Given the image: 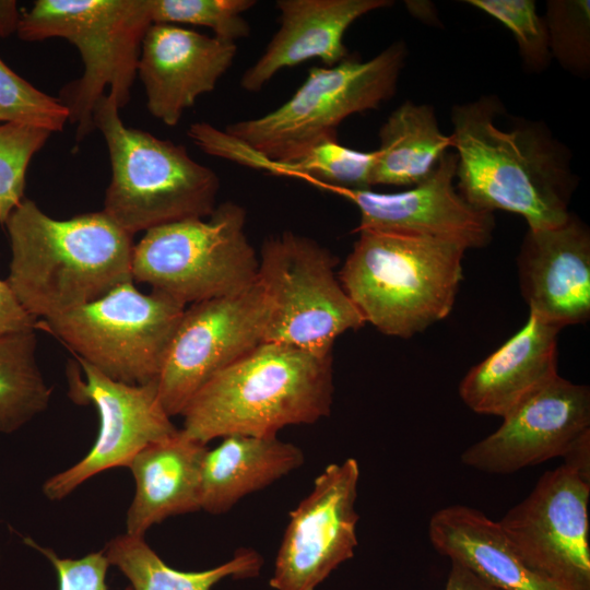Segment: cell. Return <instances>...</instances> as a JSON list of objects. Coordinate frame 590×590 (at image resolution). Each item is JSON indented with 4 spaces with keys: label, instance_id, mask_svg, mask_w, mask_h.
Returning <instances> with one entry per match:
<instances>
[{
    "label": "cell",
    "instance_id": "cell-18",
    "mask_svg": "<svg viewBox=\"0 0 590 590\" xmlns=\"http://www.w3.org/2000/svg\"><path fill=\"white\" fill-rule=\"evenodd\" d=\"M517 267L530 311L559 329L590 317V231L576 214L560 225L528 228Z\"/></svg>",
    "mask_w": 590,
    "mask_h": 590
},
{
    "label": "cell",
    "instance_id": "cell-32",
    "mask_svg": "<svg viewBox=\"0 0 590 590\" xmlns=\"http://www.w3.org/2000/svg\"><path fill=\"white\" fill-rule=\"evenodd\" d=\"M0 121L58 132L69 121L68 108L32 85L0 58Z\"/></svg>",
    "mask_w": 590,
    "mask_h": 590
},
{
    "label": "cell",
    "instance_id": "cell-33",
    "mask_svg": "<svg viewBox=\"0 0 590 590\" xmlns=\"http://www.w3.org/2000/svg\"><path fill=\"white\" fill-rule=\"evenodd\" d=\"M23 541L52 564L58 576L59 590H108L105 579L109 563L104 550L81 558H62L51 548L39 546L30 538H24Z\"/></svg>",
    "mask_w": 590,
    "mask_h": 590
},
{
    "label": "cell",
    "instance_id": "cell-36",
    "mask_svg": "<svg viewBox=\"0 0 590 590\" xmlns=\"http://www.w3.org/2000/svg\"><path fill=\"white\" fill-rule=\"evenodd\" d=\"M445 590H497V589L484 582L482 579H480L476 575H474L471 570L465 568L463 565L457 562H451V568L448 574Z\"/></svg>",
    "mask_w": 590,
    "mask_h": 590
},
{
    "label": "cell",
    "instance_id": "cell-11",
    "mask_svg": "<svg viewBox=\"0 0 590 590\" xmlns=\"http://www.w3.org/2000/svg\"><path fill=\"white\" fill-rule=\"evenodd\" d=\"M268 316L258 276L238 292L185 309L156 380L164 411L181 414L210 378L263 343Z\"/></svg>",
    "mask_w": 590,
    "mask_h": 590
},
{
    "label": "cell",
    "instance_id": "cell-5",
    "mask_svg": "<svg viewBox=\"0 0 590 590\" xmlns=\"http://www.w3.org/2000/svg\"><path fill=\"white\" fill-rule=\"evenodd\" d=\"M356 233L338 278L365 322L408 339L450 314L463 280L464 247L402 233Z\"/></svg>",
    "mask_w": 590,
    "mask_h": 590
},
{
    "label": "cell",
    "instance_id": "cell-26",
    "mask_svg": "<svg viewBox=\"0 0 590 590\" xmlns=\"http://www.w3.org/2000/svg\"><path fill=\"white\" fill-rule=\"evenodd\" d=\"M35 351L34 331L0 337V433L17 430L49 403Z\"/></svg>",
    "mask_w": 590,
    "mask_h": 590
},
{
    "label": "cell",
    "instance_id": "cell-4",
    "mask_svg": "<svg viewBox=\"0 0 590 590\" xmlns=\"http://www.w3.org/2000/svg\"><path fill=\"white\" fill-rule=\"evenodd\" d=\"M332 399V352L263 342L196 392L181 429L204 445L229 435L273 437L328 416Z\"/></svg>",
    "mask_w": 590,
    "mask_h": 590
},
{
    "label": "cell",
    "instance_id": "cell-25",
    "mask_svg": "<svg viewBox=\"0 0 590 590\" xmlns=\"http://www.w3.org/2000/svg\"><path fill=\"white\" fill-rule=\"evenodd\" d=\"M104 553L130 581L132 590H211L226 578L257 577L263 559L253 550L243 548L227 562L200 571H181L168 566L144 541L128 533L110 540Z\"/></svg>",
    "mask_w": 590,
    "mask_h": 590
},
{
    "label": "cell",
    "instance_id": "cell-22",
    "mask_svg": "<svg viewBox=\"0 0 590 590\" xmlns=\"http://www.w3.org/2000/svg\"><path fill=\"white\" fill-rule=\"evenodd\" d=\"M428 538L436 552L497 590H568L529 568L499 523L472 507L437 510L428 522Z\"/></svg>",
    "mask_w": 590,
    "mask_h": 590
},
{
    "label": "cell",
    "instance_id": "cell-27",
    "mask_svg": "<svg viewBox=\"0 0 590 590\" xmlns=\"http://www.w3.org/2000/svg\"><path fill=\"white\" fill-rule=\"evenodd\" d=\"M376 151H358L328 139L298 157L269 164L264 170L306 177L332 190H368L373 185Z\"/></svg>",
    "mask_w": 590,
    "mask_h": 590
},
{
    "label": "cell",
    "instance_id": "cell-16",
    "mask_svg": "<svg viewBox=\"0 0 590 590\" xmlns=\"http://www.w3.org/2000/svg\"><path fill=\"white\" fill-rule=\"evenodd\" d=\"M457 155H444L430 175L398 192L335 190L359 211L355 232L373 229L456 243L465 249L483 248L493 237L494 213L474 208L455 185Z\"/></svg>",
    "mask_w": 590,
    "mask_h": 590
},
{
    "label": "cell",
    "instance_id": "cell-12",
    "mask_svg": "<svg viewBox=\"0 0 590 590\" xmlns=\"http://www.w3.org/2000/svg\"><path fill=\"white\" fill-rule=\"evenodd\" d=\"M590 481L562 464L498 521L524 564L568 590H590Z\"/></svg>",
    "mask_w": 590,
    "mask_h": 590
},
{
    "label": "cell",
    "instance_id": "cell-7",
    "mask_svg": "<svg viewBox=\"0 0 590 590\" xmlns=\"http://www.w3.org/2000/svg\"><path fill=\"white\" fill-rule=\"evenodd\" d=\"M151 24V0H36L21 13L20 39L64 38L80 52L83 73L58 97L76 125V143L95 130L94 108L106 88L119 109L129 103Z\"/></svg>",
    "mask_w": 590,
    "mask_h": 590
},
{
    "label": "cell",
    "instance_id": "cell-10",
    "mask_svg": "<svg viewBox=\"0 0 590 590\" xmlns=\"http://www.w3.org/2000/svg\"><path fill=\"white\" fill-rule=\"evenodd\" d=\"M337 264L311 238L284 232L264 240L257 275L269 303L264 342L330 353L339 335L366 323L337 278Z\"/></svg>",
    "mask_w": 590,
    "mask_h": 590
},
{
    "label": "cell",
    "instance_id": "cell-31",
    "mask_svg": "<svg viewBox=\"0 0 590 590\" xmlns=\"http://www.w3.org/2000/svg\"><path fill=\"white\" fill-rule=\"evenodd\" d=\"M49 130L20 123L0 126V224L24 199L25 176L33 156L46 144Z\"/></svg>",
    "mask_w": 590,
    "mask_h": 590
},
{
    "label": "cell",
    "instance_id": "cell-21",
    "mask_svg": "<svg viewBox=\"0 0 590 590\" xmlns=\"http://www.w3.org/2000/svg\"><path fill=\"white\" fill-rule=\"evenodd\" d=\"M206 445L182 429L142 449L131 460L135 493L127 511L128 534L144 536L164 519L200 508V474Z\"/></svg>",
    "mask_w": 590,
    "mask_h": 590
},
{
    "label": "cell",
    "instance_id": "cell-17",
    "mask_svg": "<svg viewBox=\"0 0 590 590\" xmlns=\"http://www.w3.org/2000/svg\"><path fill=\"white\" fill-rule=\"evenodd\" d=\"M236 54L237 44L175 24H151L137 73L150 114L168 127L176 126L198 97L215 88Z\"/></svg>",
    "mask_w": 590,
    "mask_h": 590
},
{
    "label": "cell",
    "instance_id": "cell-13",
    "mask_svg": "<svg viewBox=\"0 0 590 590\" xmlns=\"http://www.w3.org/2000/svg\"><path fill=\"white\" fill-rule=\"evenodd\" d=\"M75 358L80 368L74 363L68 370L69 397L96 406L99 430L82 460L44 483L43 492L51 500L62 499L99 472L128 467L142 449L178 432L160 403L156 381L123 384Z\"/></svg>",
    "mask_w": 590,
    "mask_h": 590
},
{
    "label": "cell",
    "instance_id": "cell-19",
    "mask_svg": "<svg viewBox=\"0 0 590 590\" xmlns=\"http://www.w3.org/2000/svg\"><path fill=\"white\" fill-rule=\"evenodd\" d=\"M393 4L390 0H278L280 27L262 55L241 75L240 86L256 93L282 69L310 59L326 67L347 59V28L363 15Z\"/></svg>",
    "mask_w": 590,
    "mask_h": 590
},
{
    "label": "cell",
    "instance_id": "cell-28",
    "mask_svg": "<svg viewBox=\"0 0 590 590\" xmlns=\"http://www.w3.org/2000/svg\"><path fill=\"white\" fill-rule=\"evenodd\" d=\"M255 0H151L152 22L190 24L213 31L214 37L236 44L250 34L243 14Z\"/></svg>",
    "mask_w": 590,
    "mask_h": 590
},
{
    "label": "cell",
    "instance_id": "cell-30",
    "mask_svg": "<svg viewBox=\"0 0 590 590\" xmlns=\"http://www.w3.org/2000/svg\"><path fill=\"white\" fill-rule=\"evenodd\" d=\"M470 5L497 20L511 32L523 66L542 72L551 63L547 28L544 16L533 0H467Z\"/></svg>",
    "mask_w": 590,
    "mask_h": 590
},
{
    "label": "cell",
    "instance_id": "cell-8",
    "mask_svg": "<svg viewBox=\"0 0 590 590\" xmlns=\"http://www.w3.org/2000/svg\"><path fill=\"white\" fill-rule=\"evenodd\" d=\"M245 227V209L226 201L208 217L149 229L134 245L132 279L185 306L238 292L257 280L259 267Z\"/></svg>",
    "mask_w": 590,
    "mask_h": 590
},
{
    "label": "cell",
    "instance_id": "cell-29",
    "mask_svg": "<svg viewBox=\"0 0 590 590\" xmlns=\"http://www.w3.org/2000/svg\"><path fill=\"white\" fill-rule=\"evenodd\" d=\"M544 21L552 59L570 73L590 72V1L548 0Z\"/></svg>",
    "mask_w": 590,
    "mask_h": 590
},
{
    "label": "cell",
    "instance_id": "cell-6",
    "mask_svg": "<svg viewBox=\"0 0 590 590\" xmlns=\"http://www.w3.org/2000/svg\"><path fill=\"white\" fill-rule=\"evenodd\" d=\"M108 94L93 119L103 134L111 166L103 211L130 235L193 217L216 208L220 179L181 144L127 127Z\"/></svg>",
    "mask_w": 590,
    "mask_h": 590
},
{
    "label": "cell",
    "instance_id": "cell-2",
    "mask_svg": "<svg viewBox=\"0 0 590 590\" xmlns=\"http://www.w3.org/2000/svg\"><path fill=\"white\" fill-rule=\"evenodd\" d=\"M3 226L11 248L5 281L37 319L68 312L133 281V236L103 210L55 220L24 198Z\"/></svg>",
    "mask_w": 590,
    "mask_h": 590
},
{
    "label": "cell",
    "instance_id": "cell-23",
    "mask_svg": "<svg viewBox=\"0 0 590 590\" xmlns=\"http://www.w3.org/2000/svg\"><path fill=\"white\" fill-rule=\"evenodd\" d=\"M304 463V452L276 436L229 435L201 464L200 508L220 515L246 495L272 484Z\"/></svg>",
    "mask_w": 590,
    "mask_h": 590
},
{
    "label": "cell",
    "instance_id": "cell-1",
    "mask_svg": "<svg viewBox=\"0 0 590 590\" xmlns=\"http://www.w3.org/2000/svg\"><path fill=\"white\" fill-rule=\"evenodd\" d=\"M496 94L451 108V150L457 155V190L474 208L507 211L528 228L560 225L578 186L571 152L543 120L510 117Z\"/></svg>",
    "mask_w": 590,
    "mask_h": 590
},
{
    "label": "cell",
    "instance_id": "cell-24",
    "mask_svg": "<svg viewBox=\"0 0 590 590\" xmlns=\"http://www.w3.org/2000/svg\"><path fill=\"white\" fill-rule=\"evenodd\" d=\"M378 135L374 186L413 187L430 175L452 146L450 135L440 130L434 107L410 99L388 116Z\"/></svg>",
    "mask_w": 590,
    "mask_h": 590
},
{
    "label": "cell",
    "instance_id": "cell-9",
    "mask_svg": "<svg viewBox=\"0 0 590 590\" xmlns=\"http://www.w3.org/2000/svg\"><path fill=\"white\" fill-rule=\"evenodd\" d=\"M185 305L164 293L140 292L133 281L36 328L57 337L108 378L129 385L157 380Z\"/></svg>",
    "mask_w": 590,
    "mask_h": 590
},
{
    "label": "cell",
    "instance_id": "cell-35",
    "mask_svg": "<svg viewBox=\"0 0 590 590\" xmlns=\"http://www.w3.org/2000/svg\"><path fill=\"white\" fill-rule=\"evenodd\" d=\"M562 458L564 465L590 481V430L582 434Z\"/></svg>",
    "mask_w": 590,
    "mask_h": 590
},
{
    "label": "cell",
    "instance_id": "cell-34",
    "mask_svg": "<svg viewBox=\"0 0 590 590\" xmlns=\"http://www.w3.org/2000/svg\"><path fill=\"white\" fill-rule=\"evenodd\" d=\"M37 321L21 305L8 282L0 280V337L34 331Z\"/></svg>",
    "mask_w": 590,
    "mask_h": 590
},
{
    "label": "cell",
    "instance_id": "cell-15",
    "mask_svg": "<svg viewBox=\"0 0 590 590\" xmlns=\"http://www.w3.org/2000/svg\"><path fill=\"white\" fill-rule=\"evenodd\" d=\"M590 430V390L559 375L531 394L492 434L471 445L461 462L491 474H510L563 457Z\"/></svg>",
    "mask_w": 590,
    "mask_h": 590
},
{
    "label": "cell",
    "instance_id": "cell-38",
    "mask_svg": "<svg viewBox=\"0 0 590 590\" xmlns=\"http://www.w3.org/2000/svg\"><path fill=\"white\" fill-rule=\"evenodd\" d=\"M0 558H1V554H0Z\"/></svg>",
    "mask_w": 590,
    "mask_h": 590
},
{
    "label": "cell",
    "instance_id": "cell-37",
    "mask_svg": "<svg viewBox=\"0 0 590 590\" xmlns=\"http://www.w3.org/2000/svg\"><path fill=\"white\" fill-rule=\"evenodd\" d=\"M21 13L16 1L0 0V37H8L17 32Z\"/></svg>",
    "mask_w": 590,
    "mask_h": 590
},
{
    "label": "cell",
    "instance_id": "cell-14",
    "mask_svg": "<svg viewBox=\"0 0 590 590\" xmlns=\"http://www.w3.org/2000/svg\"><path fill=\"white\" fill-rule=\"evenodd\" d=\"M359 465L331 463L290 512L269 585L274 590H316L357 546L355 509Z\"/></svg>",
    "mask_w": 590,
    "mask_h": 590
},
{
    "label": "cell",
    "instance_id": "cell-20",
    "mask_svg": "<svg viewBox=\"0 0 590 590\" xmlns=\"http://www.w3.org/2000/svg\"><path fill=\"white\" fill-rule=\"evenodd\" d=\"M559 331L529 312L517 333L463 377L459 386L463 403L479 414L507 416L558 376Z\"/></svg>",
    "mask_w": 590,
    "mask_h": 590
},
{
    "label": "cell",
    "instance_id": "cell-3",
    "mask_svg": "<svg viewBox=\"0 0 590 590\" xmlns=\"http://www.w3.org/2000/svg\"><path fill=\"white\" fill-rule=\"evenodd\" d=\"M408 57L397 40L375 57H349L332 67H314L295 93L272 111L210 129L202 141L206 154L263 169L290 162L315 144L337 139L340 123L354 114L378 109L396 94Z\"/></svg>",
    "mask_w": 590,
    "mask_h": 590
}]
</instances>
